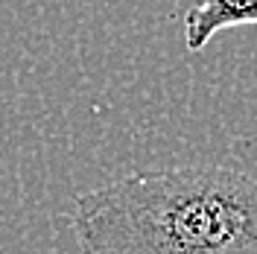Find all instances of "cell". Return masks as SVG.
<instances>
[{
    "label": "cell",
    "mask_w": 257,
    "mask_h": 254,
    "mask_svg": "<svg viewBox=\"0 0 257 254\" xmlns=\"http://www.w3.org/2000/svg\"><path fill=\"white\" fill-rule=\"evenodd\" d=\"M248 24H257V0H193L184 15V44L199 53L216 32Z\"/></svg>",
    "instance_id": "cell-2"
},
{
    "label": "cell",
    "mask_w": 257,
    "mask_h": 254,
    "mask_svg": "<svg viewBox=\"0 0 257 254\" xmlns=\"http://www.w3.org/2000/svg\"><path fill=\"white\" fill-rule=\"evenodd\" d=\"M82 254H257V178L237 167L144 170L73 207Z\"/></svg>",
    "instance_id": "cell-1"
}]
</instances>
